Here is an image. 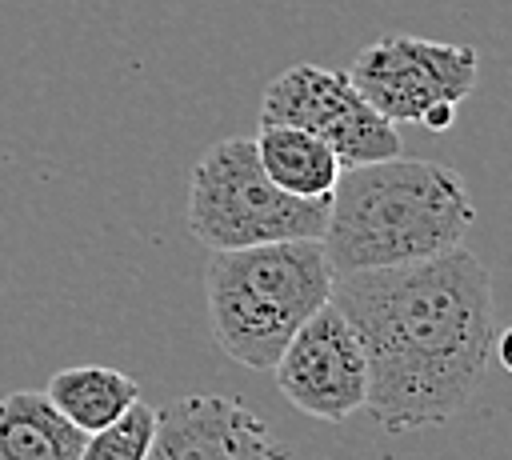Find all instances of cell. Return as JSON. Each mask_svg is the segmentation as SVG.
Here are the masks:
<instances>
[{"label": "cell", "instance_id": "obj_1", "mask_svg": "<svg viewBox=\"0 0 512 460\" xmlns=\"http://www.w3.org/2000/svg\"><path fill=\"white\" fill-rule=\"evenodd\" d=\"M328 300L364 344V412L384 432L436 428L472 400L500 328L492 272L464 244L420 264L344 272Z\"/></svg>", "mask_w": 512, "mask_h": 460}, {"label": "cell", "instance_id": "obj_2", "mask_svg": "<svg viewBox=\"0 0 512 460\" xmlns=\"http://www.w3.org/2000/svg\"><path fill=\"white\" fill-rule=\"evenodd\" d=\"M472 224L476 204L456 168L388 156L340 172L320 244L336 276L376 272L444 256Z\"/></svg>", "mask_w": 512, "mask_h": 460}, {"label": "cell", "instance_id": "obj_3", "mask_svg": "<svg viewBox=\"0 0 512 460\" xmlns=\"http://www.w3.org/2000/svg\"><path fill=\"white\" fill-rule=\"evenodd\" d=\"M332 264L320 240H276L212 252L204 264L208 324L224 356L272 372L296 328L328 304Z\"/></svg>", "mask_w": 512, "mask_h": 460}, {"label": "cell", "instance_id": "obj_4", "mask_svg": "<svg viewBox=\"0 0 512 460\" xmlns=\"http://www.w3.org/2000/svg\"><path fill=\"white\" fill-rule=\"evenodd\" d=\"M328 196L300 200L268 180L256 140H216L188 176V232L208 252H232L276 240H320Z\"/></svg>", "mask_w": 512, "mask_h": 460}, {"label": "cell", "instance_id": "obj_5", "mask_svg": "<svg viewBox=\"0 0 512 460\" xmlns=\"http://www.w3.org/2000/svg\"><path fill=\"white\" fill-rule=\"evenodd\" d=\"M476 72V48L396 32L360 48L348 80L388 124L448 132L460 100H468V92L476 88Z\"/></svg>", "mask_w": 512, "mask_h": 460}, {"label": "cell", "instance_id": "obj_6", "mask_svg": "<svg viewBox=\"0 0 512 460\" xmlns=\"http://www.w3.org/2000/svg\"><path fill=\"white\" fill-rule=\"evenodd\" d=\"M264 124H292L320 136L344 168L400 156V132L348 80V68L292 64L260 96Z\"/></svg>", "mask_w": 512, "mask_h": 460}, {"label": "cell", "instance_id": "obj_7", "mask_svg": "<svg viewBox=\"0 0 512 460\" xmlns=\"http://www.w3.org/2000/svg\"><path fill=\"white\" fill-rule=\"evenodd\" d=\"M280 396L312 420H348L368 400V360L356 328L328 300L316 308L272 364Z\"/></svg>", "mask_w": 512, "mask_h": 460}, {"label": "cell", "instance_id": "obj_8", "mask_svg": "<svg viewBox=\"0 0 512 460\" xmlns=\"http://www.w3.org/2000/svg\"><path fill=\"white\" fill-rule=\"evenodd\" d=\"M148 460H292L240 396L196 392L156 412Z\"/></svg>", "mask_w": 512, "mask_h": 460}, {"label": "cell", "instance_id": "obj_9", "mask_svg": "<svg viewBox=\"0 0 512 460\" xmlns=\"http://www.w3.org/2000/svg\"><path fill=\"white\" fill-rule=\"evenodd\" d=\"M84 432L48 400V392L16 388L0 396V460H76Z\"/></svg>", "mask_w": 512, "mask_h": 460}, {"label": "cell", "instance_id": "obj_10", "mask_svg": "<svg viewBox=\"0 0 512 460\" xmlns=\"http://www.w3.org/2000/svg\"><path fill=\"white\" fill-rule=\"evenodd\" d=\"M252 140H256L260 168L268 172V180L276 188H284L288 196H300V200L332 196L344 164L336 160V152L320 136L292 128V124H264L260 120V132Z\"/></svg>", "mask_w": 512, "mask_h": 460}, {"label": "cell", "instance_id": "obj_11", "mask_svg": "<svg viewBox=\"0 0 512 460\" xmlns=\"http://www.w3.org/2000/svg\"><path fill=\"white\" fill-rule=\"evenodd\" d=\"M48 400L88 436L100 432L104 424L120 420L136 400H140V384L120 372V368H104V364H76V368H60L48 380Z\"/></svg>", "mask_w": 512, "mask_h": 460}, {"label": "cell", "instance_id": "obj_12", "mask_svg": "<svg viewBox=\"0 0 512 460\" xmlns=\"http://www.w3.org/2000/svg\"><path fill=\"white\" fill-rule=\"evenodd\" d=\"M152 432H156V408L136 400L120 420L104 424L100 432H88L76 460H148Z\"/></svg>", "mask_w": 512, "mask_h": 460}, {"label": "cell", "instance_id": "obj_13", "mask_svg": "<svg viewBox=\"0 0 512 460\" xmlns=\"http://www.w3.org/2000/svg\"><path fill=\"white\" fill-rule=\"evenodd\" d=\"M492 352H496V360L512 372V324L504 328V332H496V344H492Z\"/></svg>", "mask_w": 512, "mask_h": 460}]
</instances>
